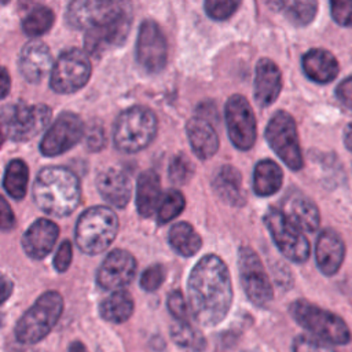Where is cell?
<instances>
[{"mask_svg":"<svg viewBox=\"0 0 352 352\" xmlns=\"http://www.w3.org/2000/svg\"><path fill=\"white\" fill-rule=\"evenodd\" d=\"M187 294L191 312L201 324L220 323L232 302L231 276L226 263L216 254L204 256L190 272Z\"/></svg>","mask_w":352,"mask_h":352,"instance_id":"cell-1","label":"cell"},{"mask_svg":"<svg viewBox=\"0 0 352 352\" xmlns=\"http://www.w3.org/2000/svg\"><path fill=\"white\" fill-rule=\"evenodd\" d=\"M33 199L47 214L67 216L76 210L81 199L78 177L66 168L47 166L36 176Z\"/></svg>","mask_w":352,"mask_h":352,"instance_id":"cell-2","label":"cell"},{"mask_svg":"<svg viewBox=\"0 0 352 352\" xmlns=\"http://www.w3.org/2000/svg\"><path fill=\"white\" fill-rule=\"evenodd\" d=\"M117 231V214L107 206H92L77 220L76 243L87 254H99L111 245Z\"/></svg>","mask_w":352,"mask_h":352,"instance_id":"cell-3","label":"cell"},{"mask_svg":"<svg viewBox=\"0 0 352 352\" xmlns=\"http://www.w3.org/2000/svg\"><path fill=\"white\" fill-rule=\"evenodd\" d=\"M157 133V118L151 110L133 106L124 110L116 120L113 129L114 146L124 153L146 148Z\"/></svg>","mask_w":352,"mask_h":352,"instance_id":"cell-4","label":"cell"},{"mask_svg":"<svg viewBox=\"0 0 352 352\" xmlns=\"http://www.w3.org/2000/svg\"><path fill=\"white\" fill-rule=\"evenodd\" d=\"M63 311V298L58 292L43 293L22 315L15 326L16 340L22 344H36L56 324Z\"/></svg>","mask_w":352,"mask_h":352,"instance_id":"cell-5","label":"cell"},{"mask_svg":"<svg viewBox=\"0 0 352 352\" xmlns=\"http://www.w3.org/2000/svg\"><path fill=\"white\" fill-rule=\"evenodd\" d=\"M293 319L315 337L331 344L344 345L351 341V331L344 319L305 300H296L290 307Z\"/></svg>","mask_w":352,"mask_h":352,"instance_id":"cell-6","label":"cell"},{"mask_svg":"<svg viewBox=\"0 0 352 352\" xmlns=\"http://www.w3.org/2000/svg\"><path fill=\"white\" fill-rule=\"evenodd\" d=\"M51 109L47 104H28L16 100L3 106V135L15 142H26L41 132L51 120Z\"/></svg>","mask_w":352,"mask_h":352,"instance_id":"cell-7","label":"cell"},{"mask_svg":"<svg viewBox=\"0 0 352 352\" xmlns=\"http://www.w3.org/2000/svg\"><path fill=\"white\" fill-rule=\"evenodd\" d=\"M131 21V3L129 0H121L110 15L87 30L84 38L87 52L99 56L109 48L121 45L129 33Z\"/></svg>","mask_w":352,"mask_h":352,"instance_id":"cell-8","label":"cell"},{"mask_svg":"<svg viewBox=\"0 0 352 352\" xmlns=\"http://www.w3.org/2000/svg\"><path fill=\"white\" fill-rule=\"evenodd\" d=\"M264 223L279 252L294 263H304L308 260L311 248L309 242L293 221L276 208H270L264 214Z\"/></svg>","mask_w":352,"mask_h":352,"instance_id":"cell-9","label":"cell"},{"mask_svg":"<svg viewBox=\"0 0 352 352\" xmlns=\"http://www.w3.org/2000/svg\"><path fill=\"white\" fill-rule=\"evenodd\" d=\"M265 139L287 168L292 170H300L302 168L304 161L297 126L289 113L279 110L271 117L265 128Z\"/></svg>","mask_w":352,"mask_h":352,"instance_id":"cell-10","label":"cell"},{"mask_svg":"<svg viewBox=\"0 0 352 352\" xmlns=\"http://www.w3.org/2000/svg\"><path fill=\"white\" fill-rule=\"evenodd\" d=\"M91 72L88 55L78 48H70L56 59L51 72L50 85L58 94H73L88 82Z\"/></svg>","mask_w":352,"mask_h":352,"instance_id":"cell-11","label":"cell"},{"mask_svg":"<svg viewBox=\"0 0 352 352\" xmlns=\"http://www.w3.org/2000/svg\"><path fill=\"white\" fill-rule=\"evenodd\" d=\"M238 268L248 298L257 307L268 304L272 298V286L257 253L250 248H241L238 252Z\"/></svg>","mask_w":352,"mask_h":352,"instance_id":"cell-12","label":"cell"},{"mask_svg":"<svg viewBox=\"0 0 352 352\" xmlns=\"http://www.w3.org/2000/svg\"><path fill=\"white\" fill-rule=\"evenodd\" d=\"M230 140L238 150H249L256 142V118L250 103L242 95H232L224 109Z\"/></svg>","mask_w":352,"mask_h":352,"instance_id":"cell-13","label":"cell"},{"mask_svg":"<svg viewBox=\"0 0 352 352\" xmlns=\"http://www.w3.org/2000/svg\"><path fill=\"white\" fill-rule=\"evenodd\" d=\"M84 135L81 118L70 111L56 117L40 142V151L45 157H55L76 146Z\"/></svg>","mask_w":352,"mask_h":352,"instance_id":"cell-14","label":"cell"},{"mask_svg":"<svg viewBox=\"0 0 352 352\" xmlns=\"http://www.w3.org/2000/svg\"><path fill=\"white\" fill-rule=\"evenodd\" d=\"M168 59L166 38L154 21H144L138 33L136 60L147 73L161 72Z\"/></svg>","mask_w":352,"mask_h":352,"instance_id":"cell-15","label":"cell"},{"mask_svg":"<svg viewBox=\"0 0 352 352\" xmlns=\"http://www.w3.org/2000/svg\"><path fill=\"white\" fill-rule=\"evenodd\" d=\"M136 272L135 257L122 249L111 250L98 271V285L104 290H120L131 283Z\"/></svg>","mask_w":352,"mask_h":352,"instance_id":"cell-16","label":"cell"},{"mask_svg":"<svg viewBox=\"0 0 352 352\" xmlns=\"http://www.w3.org/2000/svg\"><path fill=\"white\" fill-rule=\"evenodd\" d=\"M121 0H72L66 21L74 29H89L110 15Z\"/></svg>","mask_w":352,"mask_h":352,"instance_id":"cell-17","label":"cell"},{"mask_svg":"<svg viewBox=\"0 0 352 352\" xmlns=\"http://www.w3.org/2000/svg\"><path fill=\"white\" fill-rule=\"evenodd\" d=\"M345 257V245L338 232L331 228L323 230L315 245V258L322 274L331 276L338 272Z\"/></svg>","mask_w":352,"mask_h":352,"instance_id":"cell-18","label":"cell"},{"mask_svg":"<svg viewBox=\"0 0 352 352\" xmlns=\"http://www.w3.org/2000/svg\"><path fill=\"white\" fill-rule=\"evenodd\" d=\"M59 235L58 226L48 219L36 220L22 236V248L25 253L34 258H44L55 246Z\"/></svg>","mask_w":352,"mask_h":352,"instance_id":"cell-19","label":"cell"},{"mask_svg":"<svg viewBox=\"0 0 352 352\" xmlns=\"http://www.w3.org/2000/svg\"><path fill=\"white\" fill-rule=\"evenodd\" d=\"M280 210L302 231L312 232L319 227L320 214L318 206L300 191L289 192L282 201Z\"/></svg>","mask_w":352,"mask_h":352,"instance_id":"cell-20","label":"cell"},{"mask_svg":"<svg viewBox=\"0 0 352 352\" xmlns=\"http://www.w3.org/2000/svg\"><path fill=\"white\" fill-rule=\"evenodd\" d=\"M52 66L50 48L41 41L28 43L19 56V72L29 82L41 81Z\"/></svg>","mask_w":352,"mask_h":352,"instance_id":"cell-21","label":"cell"},{"mask_svg":"<svg viewBox=\"0 0 352 352\" xmlns=\"http://www.w3.org/2000/svg\"><path fill=\"white\" fill-rule=\"evenodd\" d=\"M282 74L271 59L263 58L257 62L254 77V99L260 107L272 104L280 94Z\"/></svg>","mask_w":352,"mask_h":352,"instance_id":"cell-22","label":"cell"},{"mask_svg":"<svg viewBox=\"0 0 352 352\" xmlns=\"http://www.w3.org/2000/svg\"><path fill=\"white\" fill-rule=\"evenodd\" d=\"M96 184L103 199L113 206L124 208L131 199V179L120 168H109L103 170L98 176Z\"/></svg>","mask_w":352,"mask_h":352,"instance_id":"cell-23","label":"cell"},{"mask_svg":"<svg viewBox=\"0 0 352 352\" xmlns=\"http://www.w3.org/2000/svg\"><path fill=\"white\" fill-rule=\"evenodd\" d=\"M301 65L305 76L318 84L333 81L340 70L336 56L323 48H312L305 52Z\"/></svg>","mask_w":352,"mask_h":352,"instance_id":"cell-24","label":"cell"},{"mask_svg":"<svg viewBox=\"0 0 352 352\" xmlns=\"http://www.w3.org/2000/svg\"><path fill=\"white\" fill-rule=\"evenodd\" d=\"M186 131L190 146L198 158L208 160L216 154L219 148V138L208 120L194 117L187 122Z\"/></svg>","mask_w":352,"mask_h":352,"instance_id":"cell-25","label":"cell"},{"mask_svg":"<svg viewBox=\"0 0 352 352\" xmlns=\"http://www.w3.org/2000/svg\"><path fill=\"white\" fill-rule=\"evenodd\" d=\"M213 188L217 195L230 205H243L246 195L242 184L241 172L232 165H224L213 179Z\"/></svg>","mask_w":352,"mask_h":352,"instance_id":"cell-26","label":"cell"},{"mask_svg":"<svg viewBox=\"0 0 352 352\" xmlns=\"http://www.w3.org/2000/svg\"><path fill=\"white\" fill-rule=\"evenodd\" d=\"M161 199V182L154 170L143 172L138 179L136 186V208L140 216L150 217L158 210Z\"/></svg>","mask_w":352,"mask_h":352,"instance_id":"cell-27","label":"cell"},{"mask_svg":"<svg viewBox=\"0 0 352 352\" xmlns=\"http://www.w3.org/2000/svg\"><path fill=\"white\" fill-rule=\"evenodd\" d=\"M283 182L280 166L272 160H261L253 170V190L260 197H270L279 191Z\"/></svg>","mask_w":352,"mask_h":352,"instance_id":"cell-28","label":"cell"},{"mask_svg":"<svg viewBox=\"0 0 352 352\" xmlns=\"http://www.w3.org/2000/svg\"><path fill=\"white\" fill-rule=\"evenodd\" d=\"M133 300L124 290H114L99 305L100 316L111 323H122L128 320L133 312Z\"/></svg>","mask_w":352,"mask_h":352,"instance_id":"cell-29","label":"cell"},{"mask_svg":"<svg viewBox=\"0 0 352 352\" xmlns=\"http://www.w3.org/2000/svg\"><path fill=\"white\" fill-rule=\"evenodd\" d=\"M168 241L172 249L180 256H194L202 246V239L194 227L188 223L180 221L170 227Z\"/></svg>","mask_w":352,"mask_h":352,"instance_id":"cell-30","label":"cell"},{"mask_svg":"<svg viewBox=\"0 0 352 352\" xmlns=\"http://www.w3.org/2000/svg\"><path fill=\"white\" fill-rule=\"evenodd\" d=\"M29 182V169L22 160H12L4 172L3 176V188L6 192L14 198L21 199L26 194Z\"/></svg>","mask_w":352,"mask_h":352,"instance_id":"cell-31","label":"cell"},{"mask_svg":"<svg viewBox=\"0 0 352 352\" xmlns=\"http://www.w3.org/2000/svg\"><path fill=\"white\" fill-rule=\"evenodd\" d=\"M170 336L179 346L192 352L204 351L206 346V340L204 334L187 320H179L177 323H175L170 329Z\"/></svg>","mask_w":352,"mask_h":352,"instance_id":"cell-32","label":"cell"},{"mask_svg":"<svg viewBox=\"0 0 352 352\" xmlns=\"http://www.w3.org/2000/svg\"><path fill=\"white\" fill-rule=\"evenodd\" d=\"M54 25V12L51 8L40 6L33 8L22 21V30L30 36H41L47 33Z\"/></svg>","mask_w":352,"mask_h":352,"instance_id":"cell-33","label":"cell"},{"mask_svg":"<svg viewBox=\"0 0 352 352\" xmlns=\"http://www.w3.org/2000/svg\"><path fill=\"white\" fill-rule=\"evenodd\" d=\"M318 11V0H287L285 12L287 19L297 25L305 26L311 23Z\"/></svg>","mask_w":352,"mask_h":352,"instance_id":"cell-34","label":"cell"},{"mask_svg":"<svg viewBox=\"0 0 352 352\" xmlns=\"http://www.w3.org/2000/svg\"><path fill=\"white\" fill-rule=\"evenodd\" d=\"M184 205H186V199L180 191L177 190L166 191L157 210L158 223L164 224L173 220L176 216L182 213V210L184 209Z\"/></svg>","mask_w":352,"mask_h":352,"instance_id":"cell-35","label":"cell"},{"mask_svg":"<svg viewBox=\"0 0 352 352\" xmlns=\"http://www.w3.org/2000/svg\"><path fill=\"white\" fill-rule=\"evenodd\" d=\"M169 179L175 183V184H186L192 173H194V168L191 161L184 155V154H177L172 158L170 164H169Z\"/></svg>","mask_w":352,"mask_h":352,"instance_id":"cell-36","label":"cell"},{"mask_svg":"<svg viewBox=\"0 0 352 352\" xmlns=\"http://www.w3.org/2000/svg\"><path fill=\"white\" fill-rule=\"evenodd\" d=\"M241 0H205V11L214 21H226L239 8Z\"/></svg>","mask_w":352,"mask_h":352,"instance_id":"cell-37","label":"cell"},{"mask_svg":"<svg viewBox=\"0 0 352 352\" xmlns=\"http://www.w3.org/2000/svg\"><path fill=\"white\" fill-rule=\"evenodd\" d=\"M293 352H336L330 345L318 337L298 336L293 342Z\"/></svg>","mask_w":352,"mask_h":352,"instance_id":"cell-38","label":"cell"},{"mask_svg":"<svg viewBox=\"0 0 352 352\" xmlns=\"http://www.w3.org/2000/svg\"><path fill=\"white\" fill-rule=\"evenodd\" d=\"M333 19L344 28H352V0H329Z\"/></svg>","mask_w":352,"mask_h":352,"instance_id":"cell-39","label":"cell"},{"mask_svg":"<svg viewBox=\"0 0 352 352\" xmlns=\"http://www.w3.org/2000/svg\"><path fill=\"white\" fill-rule=\"evenodd\" d=\"M165 279V268L161 264L150 265L140 276V286L146 292H155Z\"/></svg>","mask_w":352,"mask_h":352,"instance_id":"cell-40","label":"cell"},{"mask_svg":"<svg viewBox=\"0 0 352 352\" xmlns=\"http://www.w3.org/2000/svg\"><path fill=\"white\" fill-rule=\"evenodd\" d=\"M168 309L172 314V316L176 318L177 320H187L188 304L180 290H173L168 296Z\"/></svg>","mask_w":352,"mask_h":352,"instance_id":"cell-41","label":"cell"},{"mask_svg":"<svg viewBox=\"0 0 352 352\" xmlns=\"http://www.w3.org/2000/svg\"><path fill=\"white\" fill-rule=\"evenodd\" d=\"M72 257H73V249H72V243L69 241L62 242V245L58 248L55 257H54V267L56 271L59 272H65L70 263H72Z\"/></svg>","mask_w":352,"mask_h":352,"instance_id":"cell-42","label":"cell"},{"mask_svg":"<svg viewBox=\"0 0 352 352\" xmlns=\"http://www.w3.org/2000/svg\"><path fill=\"white\" fill-rule=\"evenodd\" d=\"M337 99L349 110H352V76L344 78L336 88Z\"/></svg>","mask_w":352,"mask_h":352,"instance_id":"cell-43","label":"cell"},{"mask_svg":"<svg viewBox=\"0 0 352 352\" xmlns=\"http://www.w3.org/2000/svg\"><path fill=\"white\" fill-rule=\"evenodd\" d=\"M104 146V132L100 125H92L87 133V147L89 150H100Z\"/></svg>","mask_w":352,"mask_h":352,"instance_id":"cell-44","label":"cell"},{"mask_svg":"<svg viewBox=\"0 0 352 352\" xmlns=\"http://www.w3.org/2000/svg\"><path fill=\"white\" fill-rule=\"evenodd\" d=\"M0 224L3 230H10L14 227L15 224V217L14 213L11 210V208L8 206L6 199H1V209H0Z\"/></svg>","mask_w":352,"mask_h":352,"instance_id":"cell-45","label":"cell"},{"mask_svg":"<svg viewBox=\"0 0 352 352\" xmlns=\"http://www.w3.org/2000/svg\"><path fill=\"white\" fill-rule=\"evenodd\" d=\"M10 91V76L6 67L1 69V98H6Z\"/></svg>","mask_w":352,"mask_h":352,"instance_id":"cell-46","label":"cell"},{"mask_svg":"<svg viewBox=\"0 0 352 352\" xmlns=\"http://www.w3.org/2000/svg\"><path fill=\"white\" fill-rule=\"evenodd\" d=\"M270 10L272 11H279V10H283L287 0H261Z\"/></svg>","mask_w":352,"mask_h":352,"instance_id":"cell-47","label":"cell"},{"mask_svg":"<svg viewBox=\"0 0 352 352\" xmlns=\"http://www.w3.org/2000/svg\"><path fill=\"white\" fill-rule=\"evenodd\" d=\"M344 144L352 153V122L344 128Z\"/></svg>","mask_w":352,"mask_h":352,"instance_id":"cell-48","label":"cell"},{"mask_svg":"<svg viewBox=\"0 0 352 352\" xmlns=\"http://www.w3.org/2000/svg\"><path fill=\"white\" fill-rule=\"evenodd\" d=\"M1 289H3L1 301H6L7 297L11 294V289H12V285H11V282H10L7 278H3V286H1Z\"/></svg>","mask_w":352,"mask_h":352,"instance_id":"cell-49","label":"cell"},{"mask_svg":"<svg viewBox=\"0 0 352 352\" xmlns=\"http://www.w3.org/2000/svg\"><path fill=\"white\" fill-rule=\"evenodd\" d=\"M69 352H88V351H87V348H85V345L82 342L74 341V342L70 344Z\"/></svg>","mask_w":352,"mask_h":352,"instance_id":"cell-50","label":"cell"},{"mask_svg":"<svg viewBox=\"0 0 352 352\" xmlns=\"http://www.w3.org/2000/svg\"><path fill=\"white\" fill-rule=\"evenodd\" d=\"M1 1H3V4H7L10 0H1Z\"/></svg>","mask_w":352,"mask_h":352,"instance_id":"cell-51","label":"cell"}]
</instances>
